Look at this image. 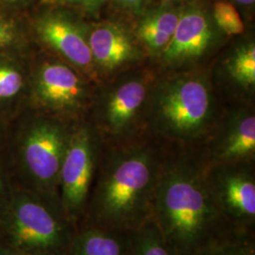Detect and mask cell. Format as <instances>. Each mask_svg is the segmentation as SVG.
<instances>
[{
  "label": "cell",
  "mask_w": 255,
  "mask_h": 255,
  "mask_svg": "<svg viewBox=\"0 0 255 255\" xmlns=\"http://www.w3.org/2000/svg\"><path fill=\"white\" fill-rule=\"evenodd\" d=\"M208 163L202 150L179 146L165 151L155 191L151 219L182 255L239 233L220 214L206 179Z\"/></svg>",
  "instance_id": "1"
},
{
  "label": "cell",
  "mask_w": 255,
  "mask_h": 255,
  "mask_svg": "<svg viewBox=\"0 0 255 255\" xmlns=\"http://www.w3.org/2000/svg\"><path fill=\"white\" fill-rule=\"evenodd\" d=\"M165 151L146 143L114 146L100 162L80 224L133 231L151 218Z\"/></svg>",
  "instance_id": "2"
},
{
  "label": "cell",
  "mask_w": 255,
  "mask_h": 255,
  "mask_svg": "<svg viewBox=\"0 0 255 255\" xmlns=\"http://www.w3.org/2000/svg\"><path fill=\"white\" fill-rule=\"evenodd\" d=\"M77 226L59 202L12 182L0 217V244L31 255H65Z\"/></svg>",
  "instance_id": "3"
},
{
  "label": "cell",
  "mask_w": 255,
  "mask_h": 255,
  "mask_svg": "<svg viewBox=\"0 0 255 255\" xmlns=\"http://www.w3.org/2000/svg\"><path fill=\"white\" fill-rule=\"evenodd\" d=\"M154 129L179 146H191L208 131L211 95L206 83L197 77L171 80L155 98Z\"/></svg>",
  "instance_id": "4"
},
{
  "label": "cell",
  "mask_w": 255,
  "mask_h": 255,
  "mask_svg": "<svg viewBox=\"0 0 255 255\" xmlns=\"http://www.w3.org/2000/svg\"><path fill=\"white\" fill-rule=\"evenodd\" d=\"M70 133L61 123L45 119L22 131L16 146L17 164L24 178L20 185L60 203L59 177Z\"/></svg>",
  "instance_id": "5"
},
{
  "label": "cell",
  "mask_w": 255,
  "mask_h": 255,
  "mask_svg": "<svg viewBox=\"0 0 255 255\" xmlns=\"http://www.w3.org/2000/svg\"><path fill=\"white\" fill-rule=\"evenodd\" d=\"M100 141L89 128L72 129L59 177V199L75 226L82 221L100 164Z\"/></svg>",
  "instance_id": "6"
},
{
  "label": "cell",
  "mask_w": 255,
  "mask_h": 255,
  "mask_svg": "<svg viewBox=\"0 0 255 255\" xmlns=\"http://www.w3.org/2000/svg\"><path fill=\"white\" fill-rule=\"evenodd\" d=\"M211 196L220 214L239 233L255 234V176L253 162L207 165Z\"/></svg>",
  "instance_id": "7"
},
{
  "label": "cell",
  "mask_w": 255,
  "mask_h": 255,
  "mask_svg": "<svg viewBox=\"0 0 255 255\" xmlns=\"http://www.w3.org/2000/svg\"><path fill=\"white\" fill-rule=\"evenodd\" d=\"M33 89L42 106L60 113L79 109L86 98L82 78L72 67L58 61H47L39 67Z\"/></svg>",
  "instance_id": "8"
},
{
  "label": "cell",
  "mask_w": 255,
  "mask_h": 255,
  "mask_svg": "<svg viewBox=\"0 0 255 255\" xmlns=\"http://www.w3.org/2000/svg\"><path fill=\"white\" fill-rule=\"evenodd\" d=\"M36 30L46 45L67 62L85 71L93 68L88 32L74 19L61 12H49L37 20Z\"/></svg>",
  "instance_id": "9"
},
{
  "label": "cell",
  "mask_w": 255,
  "mask_h": 255,
  "mask_svg": "<svg viewBox=\"0 0 255 255\" xmlns=\"http://www.w3.org/2000/svg\"><path fill=\"white\" fill-rule=\"evenodd\" d=\"M214 39L209 15L198 6H190L181 12L173 36L162 57L168 64L179 63L203 54Z\"/></svg>",
  "instance_id": "10"
},
{
  "label": "cell",
  "mask_w": 255,
  "mask_h": 255,
  "mask_svg": "<svg viewBox=\"0 0 255 255\" xmlns=\"http://www.w3.org/2000/svg\"><path fill=\"white\" fill-rule=\"evenodd\" d=\"M209 164L254 162L255 119L247 116L231 123L202 150Z\"/></svg>",
  "instance_id": "11"
},
{
  "label": "cell",
  "mask_w": 255,
  "mask_h": 255,
  "mask_svg": "<svg viewBox=\"0 0 255 255\" xmlns=\"http://www.w3.org/2000/svg\"><path fill=\"white\" fill-rule=\"evenodd\" d=\"M94 64L112 70L138 57V50L127 30L117 23L106 22L88 32Z\"/></svg>",
  "instance_id": "12"
},
{
  "label": "cell",
  "mask_w": 255,
  "mask_h": 255,
  "mask_svg": "<svg viewBox=\"0 0 255 255\" xmlns=\"http://www.w3.org/2000/svg\"><path fill=\"white\" fill-rule=\"evenodd\" d=\"M147 87L140 79H129L120 83L110 94L104 109V125L112 136L126 135L138 111L145 103Z\"/></svg>",
  "instance_id": "13"
},
{
  "label": "cell",
  "mask_w": 255,
  "mask_h": 255,
  "mask_svg": "<svg viewBox=\"0 0 255 255\" xmlns=\"http://www.w3.org/2000/svg\"><path fill=\"white\" fill-rule=\"evenodd\" d=\"M130 233L80 224L65 255H127Z\"/></svg>",
  "instance_id": "14"
},
{
  "label": "cell",
  "mask_w": 255,
  "mask_h": 255,
  "mask_svg": "<svg viewBox=\"0 0 255 255\" xmlns=\"http://www.w3.org/2000/svg\"><path fill=\"white\" fill-rule=\"evenodd\" d=\"M180 9L161 6L146 11L140 21L137 34L153 54H162L173 36L181 15Z\"/></svg>",
  "instance_id": "15"
},
{
  "label": "cell",
  "mask_w": 255,
  "mask_h": 255,
  "mask_svg": "<svg viewBox=\"0 0 255 255\" xmlns=\"http://www.w3.org/2000/svg\"><path fill=\"white\" fill-rule=\"evenodd\" d=\"M127 255H182L163 236L153 219L131 231Z\"/></svg>",
  "instance_id": "16"
},
{
  "label": "cell",
  "mask_w": 255,
  "mask_h": 255,
  "mask_svg": "<svg viewBox=\"0 0 255 255\" xmlns=\"http://www.w3.org/2000/svg\"><path fill=\"white\" fill-rule=\"evenodd\" d=\"M194 255H255V234L236 233Z\"/></svg>",
  "instance_id": "17"
},
{
  "label": "cell",
  "mask_w": 255,
  "mask_h": 255,
  "mask_svg": "<svg viewBox=\"0 0 255 255\" xmlns=\"http://www.w3.org/2000/svg\"><path fill=\"white\" fill-rule=\"evenodd\" d=\"M229 73L243 87L255 84V46L249 43L237 49L229 63Z\"/></svg>",
  "instance_id": "18"
},
{
  "label": "cell",
  "mask_w": 255,
  "mask_h": 255,
  "mask_svg": "<svg viewBox=\"0 0 255 255\" xmlns=\"http://www.w3.org/2000/svg\"><path fill=\"white\" fill-rule=\"evenodd\" d=\"M216 25L229 35H238L244 32L245 26L234 4L227 0H219L213 8Z\"/></svg>",
  "instance_id": "19"
},
{
  "label": "cell",
  "mask_w": 255,
  "mask_h": 255,
  "mask_svg": "<svg viewBox=\"0 0 255 255\" xmlns=\"http://www.w3.org/2000/svg\"><path fill=\"white\" fill-rule=\"evenodd\" d=\"M24 84V74L17 65L8 61L0 62V101L15 98L22 91Z\"/></svg>",
  "instance_id": "20"
},
{
  "label": "cell",
  "mask_w": 255,
  "mask_h": 255,
  "mask_svg": "<svg viewBox=\"0 0 255 255\" xmlns=\"http://www.w3.org/2000/svg\"><path fill=\"white\" fill-rule=\"evenodd\" d=\"M44 3L60 7H75L81 9L96 11L100 9L106 0H43Z\"/></svg>",
  "instance_id": "21"
},
{
  "label": "cell",
  "mask_w": 255,
  "mask_h": 255,
  "mask_svg": "<svg viewBox=\"0 0 255 255\" xmlns=\"http://www.w3.org/2000/svg\"><path fill=\"white\" fill-rule=\"evenodd\" d=\"M12 181L5 169V165L0 159V217L9 200V192Z\"/></svg>",
  "instance_id": "22"
},
{
  "label": "cell",
  "mask_w": 255,
  "mask_h": 255,
  "mask_svg": "<svg viewBox=\"0 0 255 255\" xmlns=\"http://www.w3.org/2000/svg\"><path fill=\"white\" fill-rule=\"evenodd\" d=\"M149 1L150 0H114L115 4L120 9L134 15L143 14Z\"/></svg>",
  "instance_id": "23"
},
{
  "label": "cell",
  "mask_w": 255,
  "mask_h": 255,
  "mask_svg": "<svg viewBox=\"0 0 255 255\" xmlns=\"http://www.w3.org/2000/svg\"><path fill=\"white\" fill-rule=\"evenodd\" d=\"M15 40V31L7 20L0 17V48L9 46Z\"/></svg>",
  "instance_id": "24"
},
{
  "label": "cell",
  "mask_w": 255,
  "mask_h": 255,
  "mask_svg": "<svg viewBox=\"0 0 255 255\" xmlns=\"http://www.w3.org/2000/svg\"><path fill=\"white\" fill-rule=\"evenodd\" d=\"M0 255H31L0 244Z\"/></svg>",
  "instance_id": "25"
},
{
  "label": "cell",
  "mask_w": 255,
  "mask_h": 255,
  "mask_svg": "<svg viewBox=\"0 0 255 255\" xmlns=\"http://www.w3.org/2000/svg\"><path fill=\"white\" fill-rule=\"evenodd\" d=\"M235 2H237L238 4L244 5V6H251L253 4H255V0H234Z\"/></svg>",
  "instance_id": "26"
},
{
  "label": "cell",
  "mask_w": 255,
  "mask_h": 255,
  "mask_svg": "<svg viewBox=\"0 0 255 255\" xmlns=\"http://www.w3.org/2000/svg\"><path fill=\"white\" fill-rule=\"evenodd\" d=\"M3 2L7 3V4H11V5H15V4H19V3H23L27 0H2Z\"/></svg>",
  "instance_id": "27"
}]
</instances>
